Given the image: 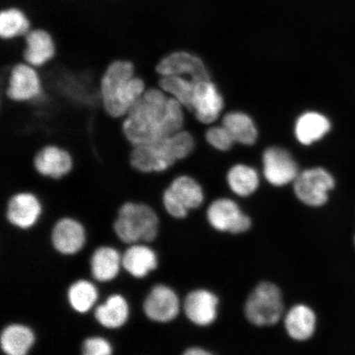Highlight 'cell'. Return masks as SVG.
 Segmentation results:
<instances>
[{
    "instance_id": "obj_1",
    "label": "cell",
    "mask_w": 355,
    "mask_h": 355,
    "mask_svg": "<svg viewBox=\"0 0 355 355\" xmlns=\"http://www.w3.org/2000/svg\"><path fill=\"white\" fill-rule=\"evenodd\" d=\"M184 107L158 87L144 95L122 119L124 136L132 146L153 143L183 130Z\"/></svg>"
},
{
    "instance_id": "obj_2",
    "label": "cell",
    "mask_w": 355,
    "mask_h": 355,
    "mask_svg": "<svg viewBox=\"0 0 355 355\" xmlns=\"http://www.w3.org/2000/svg\"><path fill=\"white\" fill-rule=\"evenodd\" d=\"M148 88L131 61L117 60L108 65L100 81L102 107L110 116L123 119Z\"/></svg>"
},
{
    "instance_id": "obj_3",
    "label": "cell",
    "mask_w": 355,
    "mask_h": 355,
    "mask_svg": "<svg viewBox=\"0 0 355 355\" xmlns=\"http://www.w3.org/2000/svg\"><path fill=\"white\" fill-rule=\"evenodd\" d=\"M194 148L193 135L183 130L153 143L132 146L130 164L140 174H162L187 158Z\"/></svg>"
},
{
    "instance_id": "obj_4",
    "label": "cell",
    "mask_w": 355,
    "mask_h": 355,
    "mask_svg": "<svg viewBox=\"0 0 355 355\" xmlns=\"http://www.w3.org/2000/svg\"><path fill=\"white\" fill-rule=\"evenodd\" d=\"M157 212L144 202H125L119 207L113 224L116 237L123 243H153L159 233Z\"/></svg>"
},
{
    "instance_id": "obj_5",
    "label": "cell",
    "mask_w": 355,
    "mask_h": 355,
    "mask_svg": "<svg viewBox=\"0 0 355 355\" xmlns=\"http://www.w3.org/2000/svg\"><path fill=\"white\" fill-rule=\"evenodd\" d=\"M283 295L276 284L263 282L248 295L244 315L252 325L259 327L276 325L284 316Z\"/></svg>"
},
{
    "instance_id": "obj_6",
    "label": "cell",
    "mask_w": 355,
    "mask_h": 355,
    "mask_svg": "<svg viewBox=\"0 0 355 355\" xmlns=\"http://www.w3.org/2000/svg\"><path fill=\"white\" fill-rule=\"evenodd\" d=\"M1 97L17 103H24L37 99L43 92V84L37 69L25 62L11 67L8 73L0 78Z\"/></svg>"
},
{
    "instance_id": "obj_7",
    "label": "cell",
    "mask_w": 355,
    "mask_h": 355,
    "mask_svg": "<svg viewBox=\"0 0 355 355\" xmlns=\"http://www.w3.org/2000/svg\"><path fill=\"white\" fill-rule=\"evenodd\" d=\"M162 200L168 215L178 220L184 219L189 211L202 205L204 192L202 186L193 178L180 175L163 191Z\"/></svg>"
},
{
    "instance_id": "obj_8",
    "label": "cell",
    "mask_w": 355,
    "mask_h": 355,
    "mask_svg": "<svg viewBox=\"0 0 355 355\" xmlns=\"http://www.w3.org/2000/svg\"><path fill=\"white\" fill-rule=\"evenodd\" d=\"M293 186L296 198L302 203L318 208L326 205L336 182L334 177L325 168L317 167L300 173Z\"/></svg>"
},
{
    "instance_id": "obj_9",
    "label": "cell",
    "mask_w": 355,
    "mask_h": 355,
    "mask_svg": "<svg viewBox=\"0 0 355 355\" xmlns=\"http://www.w3.org/2000/svg\"><path fill=\"white\" fill-rule=\"evenodd\" d=\"M207 219L213 229L223 233L241 234L252 226L250 216L230 198H222L212 202L207 210Z\"/></svg>"
},
{
    "instance_id": "obj_10",
    "label": "cell",
    "mask_w": 355,
    "mask_h": 355,
    "mask_svg": "<svg viewBox=\"0 0 355 355\" xmlns=\"http://www.w3.org/2000/svg\"><path fill=\"white\" fill-rule=\"evenodd\" d=\"M181 307L180 297L174 288L164 284L150 288L143 303L146 318L157 323L174 321L179 316Z\"/></svg>"
},
{
    "instance_id": "obj_11",
    "label": "cell",
    "mask_w": 355,
    "mask_h": 355,
    "mask_svg": "<svg viewBox=\"0 0 355 355\" xmlns=\"http://www.w3.org/2000/svg\"><path fill=\"white\" fill-rule=\"evenodd\" d=\"M35 174L52 180H60L73 171L74 159L69 150L56 144H46L34 155Z\"/></svg>"
},
{
    "instance_id": "obj_12",
    "label": "cell",
    "mask_w": 355,
    "mask_h": 355,
    "mask_svg": "<svg viewBox=\"0 0 355 355\" xmlns=\"http://www.w3.org/2000/svg\"><path fill=\"white\" fill-rule=\"evenodd\" d=\"M155 70L159 78L180 76L189 78L194 83L210 79L202 60L183 51L168 53L158 62Z\"/></svg>"
},
{
    "instance_id": "obj_13",
    "label": "cell",
    "mask_w": 355,
    "mask_h": 355,
    "mask_svg": "<svg viewBox=\"0 0 355 355\" xmlns=\"http://www.w3.org/2000/svg\"><path fill=\"white\" fill-rule=\"evenodd\" d=\"M42 213L40 199L30 191H20L8 198L6 206V219L13 227L29 230L37 223Z\"/></svg>"
},
{
    "instance_id": "obj_14",
    "label": "cell",
    "mask_w": 355,
    "mask_h": 355,
    "mask_svg": "<svg viewBox=\"0 0 355 355\" xmlns=\"http://www.w3.org/2000/svg\"><path fill=\"white\" fill-rule=\"evenodd\" d=\"M220 300L218 297L207 288L190 291L184 300L183 310L190 322L198 327L212 325L218 318Z\"/></svg>"
},
{
    "instance_id": "obj_15",
    "label": "cell",
    "mask_w": 355,
    "mask_h": 355,
    "mask_svg": "<svg viewBox=\"0 0 355 355\" xmlns=\"http://www.w3.org/2000/svg\"><path fill=\"white\" fill-rule=\"evenodd\" d=\"M87 241L85 228L76 219L65 216L53 225L51 242L54 250L61 255L73 256L83 250Z\"/></svg>"
},
{
    "instance_id": "obj_16",
    "label": "cell",
    "mask_w": 355,
    "mask_h": 355,
    "mask_svg": "<svg viewBox=\"0 0 355 355\" xmlns=\"http://www.w3.org/2000/svg\"><path fill=\"white\" fill-rule=\"evenodd\" d=\"M265 179L275 187H283L294 183L300 174L298 166L286 150L270 148L263 153Z\"/></svg>"
},
{
    "instance_id": "obj_17",
    "label": "cell",
    "mask_w": 355,
    "mask_h": 355,
    "mask_svg": "<svg viewBox=\"0 0 355 355\" xmlns=\"http://www.w3.org/2000/svg\"><path fill=\"white\" fill-rule=\"evenodd\" d=\"M22 61L41 69L56 55V44L51 33L42 28L30 30L24 37Z\"/></svg>"
},
{
    "instance_id": "obj_18",
    "label": "cell",
    "mask_w": 355,
    "mask_h": 355,
    "mask_svg": "<svg viewBox=\"0 0 355 355\" xmlns=\"http://www.w3.org/2000/svg\"><path fill=\"white\" fill-rule=\"evenodd\" d=\"M224 102L210 79L195 83L192 112L199 122L211 123L220 116Z\"/></svg>"
},
{
    "instance_id": "obj_19",
    "label": "cell",
    "mask_w": 355,
    "mask_h": 355,
    "mask_svg": "<svg viewBox=\"0 0 355 355\" xmlns=\"http://www.w3.org/2000/svg\"><path fill=\"white\" fill-rule=\"evenodd\" d=\"M122 268L136 279L148 276L158 266V257L153 248L143 243L130 244L122 254Z\"/></svg>"
},
{
    "instance_id": "obj_20",
    "label": "cell",
    "mask_w": 355,
    "mask_h": 355,
    "mask_svg": "<svg viewBox=\"0 0 355 355\" xmlns=\"http://www.w3.org/2000/svg\"><path fill=\"white\" fill-rule=\"evenodd\" d=\"M317 315L309 305L299 304L284 316V326L287 335L295 341H307L317 329Z\"/></svg>"
},
{
    "instance_id": "obj_21",
    "label": "cell",
    "mask_w": 355,
    "mask_h": 355,
    "mask_svg": "<svg viewBox=\"0 0 355 355\" xmlns=\"http://www.w3.org/2000/svg\"><path fill=\"white\" fill-rule=\"evenodd\" d=\"M130 309L123 295H110L103 303L97 305L94 309V318L102 327L109 330H117L127 323Z\"/></svg>"
},
{
    "instance_id": "obj_22",
    "label": "cell",
    "mask_w": 355,
    "mask_h": 355,
    "mask_svg": "<svg viewBox=\"0 0 355 355\" xmlns=\"http://www.w3.org/2000/svg\"><path fill=\"white\" fill-rule=\"evenodd\" d=\"M122 254L111 246H100L91 256L90 272L93 279L100 283L112 282L122 268Z\"/></svg>"
},
{
    "instance_id": "obj_23",
    "label": "cell",
    "mask_w": 355,
    "mask_h": 355,
    "mask_svg": "<svg viewBox=\"0 0 355 355\" xmlns=\"http://www.w3.org/2000/svg\"><path fill=\"white\" fill-rule=\"evenodd\" d=\"M35 336L32 328L22 323H10L0 333V348L7 355H26L33 347Z\"/></svg>"
},
{
    "instance_id": "obj_24",
    "label": "cell",
    "mask_w": 355,
    "mask_h": 355,
    "mask_svg": "<svg viewBox=\"0 0 355 355\" xmlns=\"http://www.w3.org/2000/svg\"><path fill=\"white\" fill-rule=\"evenodd\" d=\"M330 128V121L324 115L307 112L302 114L297 121L295 136L301 144L309 146L322 139Z\"/></svg>"
},
{
    "instance_id": "obj_25",
    "label": "cell",
    "mask_w": 355,
    "mask_h": 355,
    "mask_svg": "<svg viewBox=\"0 0 355 355\" xmlns=\"http://www.w3.org/2000/svg\"><path fill=\"white\" fill-rule=\"evenodd\" d=\"M98 296V291L94 284L85 279L73 282L66 293L69 307L78 314L90 312L94 308Z\"/></svg>"
},
{
    "instance_id": "obj_26",
    "label": "cell",
    "mask_w": 355,
    "mask_h": 355,
    "mask_svg": "<svg viewBox=\"0 0 355 355\" xmlns=\"http://www.w3.org/2000/svg\"><path fill=\"white\" fill-rule=\"evenodd\" d=\"M227 183L230 189L237 196L250 197L259 189V175L254 168L239 164L229 171Z\"/></svg>"
},
{
    "instance_id": "obj_27",
    "label": "cell",
    "mask_w": 355,
    "mask_h": 355,
    "mask_svg": "<svg viewBox=\"0 0 355 355\" xmlns=\"http://www.w3.org/2000/svg\"><path fill=\"white\" fill-rule=\"evenodd\" d=\"M222 125L229 131L234 141L248 146L255 144L257 128L252 119L246 114L229 113L222 121Z\"/></svg>"
},
{
    "instance_id": "obj_28",
    "label": "cell",
    "mask_w": 355,
    "mask_h": 355,
    "mask_svg": "<svg viewBox=\"0 0 355 355\" xmlns=\"http://www.w3.org/2000/svg\"><path fill=\"white\" fill-rule=\"evenodd\" d=\"M195 83L189 78L180 76L161 77L157 87L174 97L184 107L192 112V102Z\"/></svg>"
},
{
    "instance_id": "obj_29",
    "label": "cell",
    "mask_w": 355,
    "mask_h": 355,
    "mask_svg": "<svg viewBox=\"0 0 355 355\" xmlns=\"http://www.w3.org/2000/svg\"><path fill=\"white\" fill-rule=\"evenodd\" d=\"M30 28L29 19L19 8H8L0 13V37L4 41L24 37Z\"/></svg>"
},
{
    "instance_id": "obj_30",
    "label": "cell",
    "mask_w": 355,
    "mask_h": 355,
    "mask_svg": "<svg viewBox=\"0 0 355 355\" xmlns=\"http://www.w3.org/2000/svg\"><path fill=\"white\" fill-rule=\"evenodd\" d=\"M81 352L83 355H110L113 346L105 337L90 336L83 340Z\"/></svg>"
},
{
    "instance_id": "obj_31",
    "label": "cell",
    "mask_w": 355,
    "mask_h": 355,
    "mask_svg": "<svg viewBox=\"0 0 355 355\" xmlns=\"http://www.w3.org/2000/svg\"><path fill=\"white\" fill-rule=\"evenodd\" d=\"M206 139L213 148L220 150H230L234 143L233 137L223 125L210 128L206 133Z\"/></svg>"
},
{
    "instance_id": "obj_32",
    "label": "cell",
    "mask_w": 355,
    "mask_h": 355,
    "mask_svg": "<svg viewBox=\"0 0 355 355\" xmlns=\"http://www.w3.org/2000/svg\"><path fill=\"white\" fill-rule=\"evenodd\" d=\"M185 355H207L211 354V352L209 350H207L202 347H199V346H193V347H189L185 350L184 352Z\"/></svg>"
},
{
    "instance_id": "obj_33",
    "label": "cell",
    "mask_w": 355,
    "mask_h": 355,
    "mask_svg": "<svg viewBox=\"0 0 355 355\" xmlns=\"http://www.w3.org/2000/svg\"><path fill=\"white\" fill-rule=\"evenodd\" d=\"M354 245H355V235H354Z\"/></svg>"
}]
</instances>
